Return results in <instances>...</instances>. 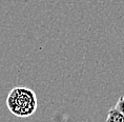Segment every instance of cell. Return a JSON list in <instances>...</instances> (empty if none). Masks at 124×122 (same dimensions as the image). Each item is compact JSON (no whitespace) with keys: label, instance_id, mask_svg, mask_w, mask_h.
I'll return each instance as SVG.
<instances>
[{"label":"cell","instance_id":"1","mask_svg":"<svg viewBox=\"0 0 124 122\" xmlns=\"http://www.w3.org/2000/svg\"><path fill=\"white\" fill-rule=\"evenodd\" d=\"M7 105L13 115L25 118L35 114L38 101L34 90L25 86H16L8 93Z\"/></svg>","mask_w":124,"mask_h":122},{"label":"cell","instance_id":"2","mask_svg":"<svg viewBox=\"0 0 124 122\" xmlns=\"http://www.w3.org/2000/svg\"><path fill=\"white\" fill-rule=\"evenodd\" d=\"M105 122H124V114L118 111L116 107H113L108 111Z\"/></svg>","mask_w":124,"mask_h":122},{"label":"cell","instance_id":"3","mask_svg":"<svg viewBox=\"0 0 124 122\" xmlns=\"http://www.w3.org/2000/svg\"><path fill=\"white\" fill-rule=\"evenodd\" d=\"M118 111H120L122 114H124V95L123 96H121L119 100H118V102H117V104L116 106H115Z\"/></svg>","mask_w":124,"mask_h":122}]
</instances>
